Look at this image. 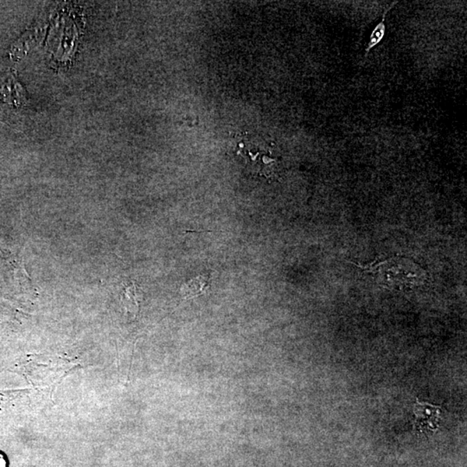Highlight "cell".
Returning <instances> with one entry per match:
<instances>
[{
    "instance_id": "cell-1",
    "label": "cell",
    "mask_w": 467,
    "mask_h": 467,
    "mask_svg": "<svg viewBox=\"0 0 467 467\" xmlns=\"http://www.w3.org/2000/svg\"><path fill=\"white\" fill-rule=\"evenodd\" d=\"M382 283L401 287L420 285L426 273L416 263L406 259H391L375 266Z\"/></svg>"
},
{
    "instance_id": "cell-2",
    "label": "cell",
    "mask_w": 467,
    "mask_h": 467,
    "mask_svg": "<svg viewBox=\"0 0 467 467\" xmlns=\"http://www.w3.org/2000/svg\"><path fill=\"white\" fill-rule=\"evenodd\" d=\"M416 423L414 428L421 433L427 434L437 430L440 423V408L427 403L416 402L414 406Z\"/></svg>"
},
{
    "instance_id": "cell-4",
    "label": "cell",
    "mask_w": 467,
    "mask_h": 467,
    "mask_svg": "<svg viewBox=\"0 0 467 467\" xmlns=\"http://www.w3.org/2000/svg\"><path fill=\"white\" fill-rule=\"evenodd\" d=\"M140 298V290L136 283L131 282L124 286L121 293V301L126 310L133 317L138 314Z\"/></svg>"
},
{
    "instance_id": "cell-3",
    "label": "cell",
    "mask_w": 467,
    "mask_h": 467,
    "mask_svg": "<svg viewBox=\"0 0 467 467\" xmlns=\"http://www.w3.org/2000/svg\"><path fill=\"white\" fill-rule=\"evenodd\" d=\"M212 278L210 275H201L189 280L181 287V294L185 300L194 298L206 294L212 287Z\"/></svg>"
},
{
    "instance_id": "cell-5",
    "label": "cell",
    "mask_w": 467,
    "mask_h": 467,
    "mask_svg": "<svg viewBox=\"0 0 467 467\" xmlns=\"http://www.w3.org/2000/svg\"><path fill=\"white\" fill-rule=\"evenodd\" d=\"M398 2H393L391 6L387 7V8L385 9L384 14H382V20L377 24V26H375L373 31H372L370 40H368L367 44V47L365 49L364 60L367 59L368 56L370 54V51L372 50V49L377 47V45L380 44L382 40H384L386 34V29H387V27H386L385 24L386 16H387L389 10H391L393 7H395L396 5H398Z\"/></svg>"
}]
</instances>
